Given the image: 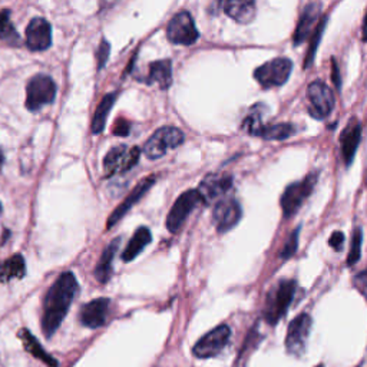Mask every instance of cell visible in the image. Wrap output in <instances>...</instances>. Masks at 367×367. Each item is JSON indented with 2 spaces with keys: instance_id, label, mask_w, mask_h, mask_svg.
<instances>
[{
  "instance_id": "6da1fadb",
  "label": "cell",
  "mask_w": 367,
  "mask_h": 367,
  "mask_svg": "<svg viewBox=\"0 0 367 367\" xmlns=\"http://www.w3.org/2000/svg\"><path fill=\"white\" fill-rule=\"evenodd\" d=\"M78 290L79 284L77 277L70 272L62 273L47 290L42 311V331L47 338H51L61 327L73 299L78 295Z\"/></svg>"
},
{
  "instance_id": "7a4b0ae2",
  "label": "cell",
  "mask_w": 367,
  "mask_h": 367,
  "mask_svg": "<svg viewBox=\"0 0 367 367\" xmlns=\"http://www.w3.org/2000/svg\"><path fill=\"white\" fill-rule=\"evenodd\" d=\"M295 280H281L270 292L264 307V319L268 325L276 326L286 315L296 295Z\"/></svg>"
},
{
  "instance_id": "3957f363",
  "label": "cell",
  "mask_w": 367,
  "mask_h": 367,
  "mask_svg": "<svg viewBox=\"0 0 367 367\" xmlns=\"http://www.w3.org/2000/svg\"><path fill=\"white\" fill-rule=\"evenodd\" d=\"M184 132L175 127H162L157 130L143 145V154L148 159H158L169 150H175L184 143Z\"/></svg>"
},
{
  "instance_id": "277c9868",
  "label": "cell",
  "mask_w": 367,
  "mask_h": 367,
  "mask_svg": "<svg viewBox=\"0 0 367 367\" xmlns=\"http://www.w3.org/2000/svg\"><path fill=\"white\" fill-rule=\"evenodd\" d=\"M201 204H205V203L201 197V194L198 192V189H188L182 192L177 198V201L174 203L173 208L169 210V214L166 217L165 224L169 233H173V234L178 233L185 224L189 214Z\"/></svg>"
},
{
  "instance_id": "5b68a950",
  "label": "cell",
  "mask_w": 367,
  "mask_h": 367,
  "mask_svg": "<svg viewBox=\"0 0 367 367\" xmlns=\"http://www.w3.org/2000/svg\"><path fill=\"white\" fill-rule=\"evenodd\" d=\"M315 182H317V174H309L304 180L299 182H292L284 189L280 200L284 218H290L302 208L303 203L313 192Z\"/></svg>"
},
{
  "instance_id": "8992f818",
  "label": "cell",
  "mask_w": 367,
  "mask_h": 367,
  "mask_svg": "<svg viewBox=\"0 0 367 367\" xmlns=\"http://www.w3.org/2000/svg\"><path fill=\"white\" fill-rule=\"evenodd\" d=\"M56 96V84L55 81L39 73L31 78L26 86V108L32 112L39 111L45 105L52 104Z\"/></svg>"
},
{
  "instance_id": "52a82bcc",
  "label": "cell",
  "mask_w": 367,
  "mask_h": 367,
  "mask_svg": "<svg viewBox=\"0 0 367 367\" xmlns=\"http://www.w3.org/2000/svg\"><path fill=\"white\" fill-rule=\"evenodd\" d=\"M292 70V62L288 58H276L258 66L254 70V78L263 88H276L284 85Z\"/></svg>"
},
{
  "instance_id": "ba28073f",
  "label": "cell",
  "mask_w": 367,
  "mask_h": 367,
  "mask_svg": "<svg viewBox=\"0 0 367 367\" xmlns=\"http://www.w3.org/2000/svg\"><path fill=\"white\" fill-rule=\"evenodd\" d=\"M166 36L171 43L191 46L198 40L200 32L195 26L192 15L187 10H182L169 20L166 26Z\"/></svg>"
},
{
  "instance_id": "9c48e42d",
  "label": "cell",
  "mask_w": 367,
  "mask_h": 367,
  "mask_svg": "<svg viewBox=\"0 0 367 367\" xmlns=\"http://www.w3.org/2000/svg\"><path fill=\"white\" fill-rule=\"evenodd\" d=\"M242 130L247 131L250 135L260 136L263 139L272 141H284L296 134V128L292 124H274L264 125L261 122V114H250L242 122Z\"/></svg>"
},
{
  "instance_id": "30bf717a",
  "label": "cell",
  "mask_w": 367,
  "mask_h": 367,
  "mask_svg": "<svg viewBox=\"0 0 367 367\" xmlns=\"http://www.w3.org/2000/svg\"><path fill=\"white\" fill-rule=\"evenodd\" d=\"M141 157V150L138 146L128 150L127 145H118L107 154L104 159L105 177H112L115 174H124L132 169Z\"/></svg>"
},
{
  "instance_id": "8fae6325",
  "label": "cell",
  "mask_w": 367,
  "mask_h": 367,
  "mask_svg": "<svg viewBox=\"0 0 367 367\" xmlns=\"http://www.w3.org/2000/svg\"><path fill=\"white\" fill-rule=\"evenodd\" d=\"M309 112L313 118L323 120L334 109V93L322 81H314L307 88Z\"/></svg>"
},
{
  "instance_id": "7c38bea8",
  "label": "cell",
  "mask_w": 367,
  "mask_h": 367,
  "mask_svg": "<svg viewBox=\"0 0 367 367\" xmlns=\"http://www.w3.org/2000/svg\"><path fill=\"white\" fill-rule=\"evenodd\" d=\"M230 336H231V330L227 325H221L212 329L195 343L192 349L194 356L198 359H211L219 354L228 345Z\"/></svg>"
},
{
  "instance_id": "4fadbf2b",
  "label": "cell",
  "mask_w": 367,
  "mask_h": 367,
  "mask_svg": "<svg viewBox=\"0 0 367 367\" xmlns=\"http://www.w3.org/2000/svg\"><path fill=\"white\" fill-rule=\"evenodd\" d=\"M313 320L306 313L299 314L288 326L286 336V349L290 354L300 357L306 352L307 340L311 331Z\"/></svg>"
},
{
  "instance_id": "5bb4252c",
  "label": "cell",
  "mask_w": 367,
  "mask_h": 367,
  "mask_svg": "<svg viewBox=\"0 0 367 367\" xmlns=\"http://www.w3.org/2000/svg\"><path fill=\"white\" fill-rule=\"evenodd\" d=\"M242 217V208L240 203L233 198L227 197L221 201H218L212 210V223L218 233H228L233 230Z\"/></svg>"
},
{
  "instance_id": "9a60e30c",
  "label": "cell",
  "mask_w": 367,
  "mask_h": 367,
  "mask_svg": "<svg viewBox=\"0 0 367 367\" xmlns=\"http://www.w3.org/2000/svg\"><path fill=\"white\" fill-rule=\"evenodd\" d=\"M52 45V28L43 17H35L26 28V46L31 51L42 52Z\"/></svg>"
},
{
  "instance_id": "2e32d148",
  "label": "cell",
  "mask_w": 367,
  "mask_h": 367,
  "mask_svg": "<svg viewBox=\"0 0 367 367\" xmlns=\"http://www.w3.org/2000/svg\"><path fill=\"white\" fill-rule=\"evenodd\" d=\"M155 181H157V177L155 175H151V177H146L145 180H142L134 189H132V192L130 194V195H127V198L124 200V201H122L116 208H115V211L109 215V218H108V223H107V228L109 230V228H112L116 223H119L120 221V219L122 218H124V215L143 197V195L146 194V192H148L151 188H153V185L155 184Z\"/></svg>"
},
{
  "instance_id": "e0dca14e",
  "label": "cell",
  "mask_w": 367,
  "mask_h": 367,
  "mask_svg": "<svg viewBox=\"0 0 367 367\" xmlns=\"http://www.w3.org/2000/svg\"><path fill=\"white\" fill-rule=\"evenodd\" d=\"M111 300L109 299H95L86 303L79 311V320L82 326L88 329H100L107 323L109 314Z\"/></svg>"
},
{
  "instance_id": "ac0fdd59",
  "label": "cell",
  "mask_w": 367,
  "mask_h": 367,
  "mask_svg": "<svg viewBox=\"0 0 367 367\" xmlns=\"http://www.w3.org/2000/svg\"><path fill=\"white\" fill-rule=\"evenodd\" d=\"M361 141V124L357 118H352L346 128L341 131L340 134V150H341V157L345 159V164L349 166L354 155L357 153V148Z\"/></svg>"
},
{
  "instance_id": "d6986e66",
  "label": "cell",
  "mask_w": 367,
  "mask_h": 367,
  "mask_svg": "<svg viewBox=\"0 0 367 367\" xmlns=\"http://www.w3.org/2000/svg\"><path fill=\"white\" fill-rule=\"evenodd\" d=\"M233 187V177L227 174H210L207 175L198 187V192L205 204L224 195Z\"/></svg>"
},
{
  "instance_id": "ffe728a7",
  "label": "cell",
  "mask_w": 367,
  "mask_h": 367,
  "mask_svg": "<svg viewBox=\"0 0 367 367\" xmlns=\"http://www.w3.org/2000/svg\"><path fill=\"white\" fill-rule=\"evenodd\" d=\"M320 5L319 3H309L300 19L297 23V28L295 31V35H292V42H295L296 46H299L300 43H303L309 36L310 32L314 26H317V23H319V17H320Z\"/></svg>"
},
{
  "instance_id": "44dd1931",
  "label": "cell",
  "mask_w": 367,
  "mask_h": 367,
  "mask_svg": "<svg viewBox=\"0 0 367 367\" xmlns=\"http://www.w3.org/2000/svg\"><path fill=\"white\" fill-rule=\"evenodd\" d=\"M219 6L223 8L224 13L241 24L251 23L256 19L257 9L254 2H241V0H227L221 2Z\"/></svg>"
},
{
  "instance_id": "7402d4cb",
  "label": "cell",
  "mask_w": 367,
  "mask_h": 367,
  "mask_svg": "<svg viewBox=\"0 0 367 367\" xmlns=\"http://www.w3.org/2000/svg\"><path fill=\"white\" fill-rule=\"evenodd\" d=\"M17 336H19V338L22 341L23 348L26 349V352L29 354H32L35 359L40 360L47 367H58L59 366V361L55 357H52L49 353H46V350L39 343V340L28 329H20Z\"/></svg>"
},
{
  "instance_id": "603a6c76",
  "label": "cell",
  "mask_w": 367,
  "mask_h": 367,
  "mask_svg": "<svg viewBox=\"0 0 367 367\" xmlns=\"http://www.w3.org/2000/svg\"><path fill=\"white\" fill-rule=\"evenodd\" d=\"M146 84H157L161 89H168L171 84H173V65H171V61L162 59L150 63Z\"/></svg>"
},
{
  "instance_id": "cb8c5ba5",
  "label": "cell",
  "mask_w": 367,
  "mask_h": 367,
  "mask_svg": "<svg viewBox=\"0 0 367 367\" xmlns=\"http://www.w3.org/2000/svg\"><path fill=\"white\" fill-rule=\"evenodd\" d=\"M119 244L120 238L112 240L109 246L102 251L100 261H97V265L95 268V279L101 284H107L112 277V261L119 249Z\"/></svg>"
},
{
  "instance_id": "d4e9b609",
  "label": "cell",
  "mask_w": 367,
  "mask_h": 367,
  "mask_svg": "<svg viewBox=\"0 0 367 367\" xmlns=\"http://www.w3.org/2000/svg\"><path fill=\"white\" fill-rule=\"evenodd\" d=\"M153 241V234L150 231V228H146V227H139L134 237L131 238L130 244L127 246V249L124 250V254H122V260L130 263L132 261L134 258H136L142 250L148 246V244Z\"/></svg>"
},
{
  "instance_id": "484cf974",
  "label": "cell",
  "mask_w": 367,
  "mask_h": 367,
  "mask_svg": "<svg viewBox=\"0 0 367 367\" xmlns=\"http://www.w3.org/2000/svg\"><path fill=\"white\" fill-rule=\"evenodd\" d=\"M116 96H118L116 92H111L102 97V101L100 105H97L95 115H93V119H92V124H91L92 134L97 135L105 130L107 119H108V115H109L115 101H116Z\"/></svg>"
},
{
  "instance_id": "4316f807",
  "label": "cell",
  "mask_w": 367,
  "mask_h": 367,
  "mask_svg": "<svg viewBox=\"0 0 367 367\" xmlns=\"http://www.w3.org/2000/svg\"><path fill=\"white\" fill-rule=\"evenodd\" d=\"M26 274V264L22 256H13L0 261V283H8L13 279H23Z\"/></svg>"
},
{
  "instance_id": "83f0119b",
  "label": "cell",
  "mask_w": 367,
  "mask_h": 367,
  "mask_svg": "<svg viewBox=\"0 0 367 367\" xmlns=\"http://www.w3.org/2000/svg\"><path fill=\"white\" fill-rule=\"evenodd\" d=\"M0 39L9 46H19L22 43V39L10 22V10L5 9L0 12Z\"/></svg>"
},
{
  "instance_id": "f1b7e54d",
  "label": "cell",
  "mask_w": 367,
  "mask_h": 367,
  "mask_svg": "<svg viewBox=\"0 0 367 367\" xmlns=\"http://www.w3.org/2000/svg\"><path fill=\"white\" fill-rule=\"evenodd\" d=\"M326 23H327V16H323L319 23H317L315 26V31L313 33V39L310 42V47H309V52L306 55V59H304V69L310 68L311 63L314 62V58H315V52H317V47H319V43L322 40V36H323V32H325V28H326Z\"/></svg>"
},
{
  "instance_id": "f546056e",
  "label": "cell",
  "mask_w": 367,
  "mask_h": 367,
  "mask_svg": "<svg viewBox=\"0 0 367 367\" xmlns=\"http://www.w3.org/2000/svg\"><path fill=\"white\" fill-rule=\"evenodd\" d=\"M361 242H363V231L361 228H356L353 231V237H352V247H350V253L348 256V265H354L361 256Z\"/></svg>"
},
{
  "instance_id": "4dcf8cb0",
  "label": "cell",
  "mask_w": 367,
  "mask_h": 367,
  "mask_svg": "<svg viewBox=\"0 0 367 367\" xmlns=\"http://www.w3.org/2000/svg\"><path fill=\"white\" fill-rule=\"evenodd\" d=\"M299 233H300V227H297L295 231H292V233L290 234L288 240L286 241L284 247H283V250H281V253H280V257H281L283 260H288V258H291L292 256L296 254L297 247H299Z\"/></svg>"
},
{
  "instance_id": "1f68e13d",
  "label": "cell",
  "mask_w": 367,
  "mask_h": 367,
  "mask_svg": "<svg viewBox=\"0 0 367 367\" xmlns=\"http://www.w3.org/2000/svg\"><path fill=\"white\" fill-rule=\"evenodd\" d=\"M109 52H111V45L107 39H102L101 43H100V47H97V70H101L105 65H107V61L109 58Z\"/></svg>"
},
{
  "instance_id": "d6a6232c",
  "label": "cell",
  "mask_w": 367,
  "mask_h": 367,
  "mask_svg": "<svg viewBox=\"0 0 367 367\" xmlns=\"http://www.w3.org/2000/svg\"><path fill=\"white\" fill-rule=\"evenodd\" d=\"M353 284H354V287L361 292L363 296L367 297V268H366V270L360 272V273L354 277Z\"/></svg>"
},
{
  "instance_id": "836d02e7",
  "label": "cell",
  "mask_w": 367,
  "mask_h": 367,
  "mask_svg": "<svg viewBox=\"0 0 367 367\" xmlns=\"http://www.w3.org/2000/svg\"><path fill=\"white\" fill-rule=\"evenodd\" d=\"M343 244H345V234L343 233L336 231L331 234V237L329 240V246L331 249H334L336 251H340L341 249H343Z\"/></svg>"
},
{
  "instance_id": "e575fe53",
  "label": "cell",
  "mask_w": 367,
  "mask_h": 367,
  "mask_svg": "<svg viewBox=\"0 0 367 367\" xmlns=\"http://www.w3.org/2000/svg\"><path fill=\"white\" fill-rule=\"evenodd\" d=\"M131 131V125L130 122L125 120V119H118L116 124H115V128H114V134L118 135V136H127Z\"/></svg>"
},
{
  "instance_id": "d590c367",
  "label": "cell",
  "mask_w": 367,
  "mask_h": 367,
  "mask_svg": "<svg viewBox=\"0 0 367 367\" xmlns=\"http://www.w3.org/2000/svg\"><path fill=\"white\" fill-rule=\"evenodd\" d=\"M333 82H334L336 88H337V89H340V86H341V81H340V72H338V68H337V65H336V62H334V61H333Z\"/></svg>"
},
{
  "instance_id": "8d00e7d4",
  "label": "cell",
  "mask_w": 367,
  "mask_h": 367,
  "mask_svg": "<svg viewBox=\"0 0 367 367\" xmlns=\"http://www.w3.org/2000/svg\"><path fill=\"white\" fill-rule=\"evenodd\" d=\"M361 38L364 42H367V13L364 16V20H363V26H361Z\"/></svg>"
},
{
  "instance_id": "74e56055",
  "label": "cell",
  "mask_w": 367,
  "mask_h": 367,
  "mask_svg": "<svg viewBox=\"0 0 367 367\" xmlns=\"http://www.w3.org/2000/svg\"><path fill=\"white\" fill-rule=\"evenodd\" d=\"M3 162H5V155H3L2 150H0V169H2V166H3Z\"/></svg>"
},
{
  "instance_id": "f35d334b",
  "label": "cell",
  "mask_w": 367,
  "mask_h": 367,
  "mask_svg": "<svg viewBox=\"0 0 367 367\" xmlns=\"http://www.w3.org/2000/svg\"><path fill=\"white\" fill-rule=\"evenodd\" d=\"M0 214H2V203H0Z\"/></svg>"
},
{
  "instance_id": "ab89813d",
  "label": "cell",
  "mask_w": 367,
  "mask_h": 367,
  "mask_svg": "<svg viewBox=\"0 0 367 367\" xmlns=\"http://www.w3.org/2000/svg\"><path fill=\"white\" fill-rule=\"evenodd\" d=\"M317 367H323V366H317Z\"/></svg>"
}]
</instances>
